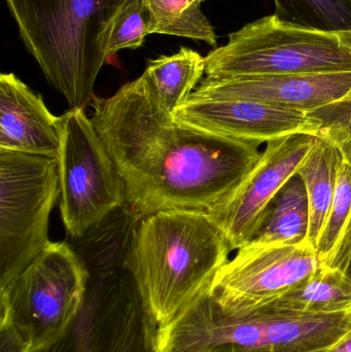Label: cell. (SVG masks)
<instances>
[{"instance_id":"obj_18","label":"cell","mask_w":351,"mask_h":352,"mask_svg":"<svg viewBox=\"0 0 351 352\" xmlns=\"http://www.w3.org/2000/svg\"><path fill=\"white\" fill-rule=\"evenodd\" d=\"M340 156L339 146L324 136H317L313 148L297 171L304 182L308 196V242L315 250L335 194Z\"/></svg>"},{"instance_id":"obj_10","label":"cell","mask_w":351,"mask_h":352,"mask_svg":"<svg viewBox=\"0 0 351 352\" xmlns=\"http://www.w3.org/2000/svg\"><path fill=\"white\" fill-rule=\"evenodd\" d=\"M323 266L309 242L299 245L247 243L218 271L210 294L227 314L249 316Z\"/></svg>"},{"instance_id":"obj_23","label":"cell","mask_w":351,"mask_h":352,"mask_svg":"<svg viewBox=\"0 0 351 352\" xmlns=\"http://www.w3.org/2000/svg\"><path fill=\"white\" fill-rule=\"evenodd\" d=\"M313 115L323 122L319 136L328 138L336 146L351 142V100L343 99Z\"/></svg>"},{"instance_id":"obj_25","label":"cell","mask_w":351,"mask_h":352,"mask_svg":"<svg viewBox=\"0 0 351 352\" xmlns=\"http://www.w3.org/2000/svg\"><path fill=\"white\" fill-rule=\"evenodd\" d=\"M0 349L1 352H30V349L19 338L8 322H0Z\"/></svg>"},{"instance_id":"obj_6","label":"cell","mask_w":351,"mask_h":352,"mask_svg":"<svg viewBox=\"0 0 351 352\" xmlns=\"http://www.w3.org/2000/svg\"><path fill=\"white\" fill-rule=\"evenodd\" d=\"M351 72V35L284 24L274 14L229 34L205 57L207 78Z\"/></svg>"},{"instance_id":"obj_9","label":"cell","mask_w":351,"mask_h":352,"mask_svg":"<svg viewBox=\"0 0 351 352\" xmlns=\"http://www.w3.org/2000/svg\"><path fill=\"white\" fill-rule=\"evenodd\" d=\"M60 211L67 236L80 238L127 202L125 184L84 109L61 116Z\"/></svg>"},{"instance_id":"obj_2","label":"cell","mask_w":351,"mask_h":352,"mask_svg":"<svg viewBox=\"0 0 351 352\" xmlns=\"http://www.w3.org/2000/svg\"><path fill=\"white\" fill-rule=\"evenodd\" d=\"M136 234L134 221L113 217L72 241L88 273L82 309L60 338L30 352H154L157 327L134 278Z\"/></svg>"},{"instance_id":"obj_16","label":"cell","mask_w":351,"mask_h":352,"mask_svg":"<svg viewBox=\"0 0 351 352\" xmlns=\"http://www.w3.org/2000/svg\"><path fill=\"white\" fill-rule=\"evenodd\" d=\"M309 223L306 188L295 173L264 211L249 243L299 245L308 242Z\"/></svg>"},{"instance_id":"obj_14","label":"cell","mask_w":351,"mask_h":352,"mask_svg":"<svg viewBox=\"0 0 351 352\" xmlns=\"http://www.w3.org/2000/svg\"><path fill=\"white\" fill-rule=\"evenodd\" d=\"M61 118L14 74L0 76V150L58 157Z\"/></svg>"},{"instance_id":"obj_4","label":"cell","mask_w":351,"mask_h":352,"mask_svg":"<svg viewBox=\"0 0 351 352\" xmlns=\"http://www.w3.org/2000/svg\"><path fill=\"white\" fill-rule=\"evenodd\" d=\"M27 51L70 109H86L127 0H4Z\"/></svg>"},{"instance_id":"obj_11","label":"cell","mask_w":351,"mask_h":352,"mask_svg":"<svg viewBox=\"0 0 351 352\" xmlns=\"http://www.w3.org/2000/svg\"><path fill=\"white\" fill-rule=\"evenodd\" d=\"M174 120L223 138L258 144L294 134L319 136L323 126L313 113L245 99L205 96L196 91L177 109Z\"/></svg>"},{"instance_id":"obj_17","label":"cell","mask_w":351,"mask_h":352,"mask_svg":"<svg viewBox=\"0 0 351 352\" xmlns=\"http://www.w3.org/2000/svg\"><path fill=\"white\" fill-rule=\"evenodd\" d=\"M204 74L205 57L181 47L173 55L150 60L141 78L161 107L174 117L177 109L201 82Z\"/></svg>"},{"instance_id":"obj_20","label":"cell","mask_w":351,"mask_h":352,"mask_svg":"<svg viewBox=\"0 0 351 352\" xmlns=\"http://www.w3.org/2000/svg\"><path fill=\"white\" fill-rule=\"evenodd\" d=\"M274 16L308 30L351 35V0H274Z\"/></svg>"},{"instance_id":"obj_24","label":"cell","mask_w":351,"mask_h":352,"mask_svg":"<svg viewBox=\"0 0 351 352\" xmlns=\"http://www.w3.org/2000/svg\"><path fill=\"white\" fill-rule=\"evenodd\" d=\"M339 146L344 155L351 161V142ZM351 258V215L348 219V225L342 233L341 238L338 242L337 246L334 250L333 254L328 258L324 266L328 268L337 269L342 272H348V265Z\"/></svg>"},{"instance_id":"obj_15","label":"cell","mask_w":351,"mask_h":352,"mask_svg":"<svg viewBox=\"0 0 351 352\" xmlns=\"http://www.w3.org/2000/svg\"><path fill=\"white\" fill-rule=\"evenodd\" d=\"M296 316H332L351 312V279L348 274L323 266L315 274L256 312Z\"/></svg>"},{"instance_id":"obj_5","label":"cell","mask_w":351,"mask_h":352,"mask_svg":"<svg viewBox=\"0 0 351 352\" xmlns=\"http://www.w3.org/2000/svg\"><path fill=\"white\" fill-rule=\"evenodd\" d=\"M351 331V312L233 316L212 294L156 329L154 352H329Z\"/></svg>"},{"instance_id":"obj_22","label":"cell","mask_w":351,"mask_h":352,"mask_svg":"<svg viewBox=\"0 0 351 352\" xmlns=\"http://www.w3.org/2000/svg\"><path fill=\"white\" fill-rule=\"evenodd\" d=\"M148 35V14L144 0H127L113 25L109 57L121 50L142 47Z\"/></svg>"},{"instance_id":"obj_12","label":"cell","mask_w":351,"mask_h":352,"mask_svg":"<svg viewBox=\"0 0 351 352\" xmlns=\"http://www.w3.org/2000/svg\"><path fill=\"white\" fill-rule=\"evenodd\" d=\"M317 136L294 134L268 142L257 166L226 202L210 211L231 250L247 245L264 211L313 148Z\"/></svg>"},{"instance_id":"obj_13","label":"cell","mask_w":351,"mask_h":352,"mask_svg":"<svg viewBox=\"0 0 351 352\" xmlns=\"http://www.w3.org/2000/svg\"><path fill=\"white\" fill-rule=\"evenodd\" d=\"M196 92L218 98L245 99L292 111L315 113L351 92V72L204 78Z\"/></svg>"},{"instance_id":"obj_7","label":"cell","mask_w":351,"mask_h":352,"mask_svg":"<svg viewBox=\"0 0 351 352\" xmlns=\"http://www.w3.org/2000/svg\"><path fill=\"white\" fill-rule=\"evenodd\" d=\"M88 273L71 246L51 242L24 270L0 287V322L30 349L51 344L66 332L86 298Z\"/></svg>"},{"instance_id":"obj_3","label":"cell","mask_w":351,"mask_h":352,"mask_svg":"<svg viewBox=\"0 0 351 352\" xmlns=\"http://www.w3.org/2000/svg\"><path fill=\"white\" fill-rule=\"evenodd\" d=\"M231 252L206 211L177 209L144 217L136 234L134 278L155 326H167L210 293Z\"/></svg>"},{"instance_id":"obj_21","label":"cell","mask_w":351,"mask_h":352,"mask_svg":"<svg viewBox=\"0 0 351 352\" xmlns=\"http://www.w3.org/2000/svg\"><path fill=\"white\" fill-rule=\"evenodd\" d=\"M350 215L351 161L341 151L335 194L317 244V254L324 265L337 246Z\"/></svg>"},{"instance_id":"obj_19","label":"cell","mask_w":351,"mask_h":352,"mask_svg":"<svg viewBox=\"0 0 351 352\" xmlns=\"http://www.w3.org/2000/svg\"><path fill=\"white\" fill-rule=\"evenodd\" d=\"M204 0H144L150 34L173 35L216 47L214 26L201 10Z\"/></svg>"},{"instance_id":"obj_26","label":"cell","mask_w":351,"mask_h":352,"mask_svg":"<svg viewBox=\"0 0 351 352\" xmlns=\"http://www.w3.org/2000/svg\"><path fill=\"white\" fill-rule=\"evenodd\" d=\"M329 352H351V331Z\"/></svg>"},{"instance_id":"obj_28","label":"cell","mask_w":351,"mask_h":352,"mask_svg":"<svg viewBox=\"0 0 351 352\" xmlns=\"http://www.w3.org/2000/svg\"><path fill=\"white\" fill-rule=\"evenodd\" d=\"M344 99H346V100H351V92Z\"/></svg>"},{"instance_id":"obj_8","label":"cell","mask_w":351,"mask_h":352,"mask_svg":"<svg viewBox=\"0 0 351 352\" xmlns=\"http://www.w3.org/2000/svg\"><path fill=\"white\" fill-rule=\"evenodd\" d=\"M60 195L58 157L0 150V287L51 243L49 217Z\"/></svg>"},{"instance_id":"obj_27","label":"cell","mask_w":351,"mask_h":352,"mask_svg":"<svg viewBox=\"0 0 351 352\" xmlns=\"http://www.w3.org/2000/svg\"><path fill=\"white\" fill-rule=\"evenodd\" d=\"M346 274H348V276L351 279V258L350 265H348V272H346Z\"/></svg>"},{"instance_id":"obj_1","label":"cell","mask_w":351,"mask_h":352,"mask_svg":"<svg viewBox=\"0 0 351 352\" xmlns=\"http://www.w3.org/2000/svg\"><path fill=\"white\" fill-rule=\"evenodd\" d=\"M92 122L144 217L210 212L236 192L261 158L260 144L175 122L140 76L109 98L94 96Z\"/></svg>"}]
</instances>
